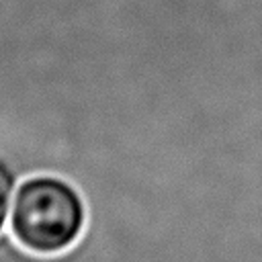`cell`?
I'll list each match as a JSON object with an SVG mask.
<instances>
[{"mask_svg":"<svg viewBox=\"0 0 262 262\" xmlns=\"http://www.w3.org/2000/svg\"><path fill=\"white\" fill-rule=\"evenodd\" d=\"M84 225V199L66 178L37 174L18 184L10 211V231L27 252L61 254L80 239Z\"/></svg>","mask_w":262,"mask_h":262,"instance_id":"6da1fadb","label":"cell"},{"mask_svg":"<svg viewBox=\"0 0 262 262\" xmlns=\"http://www.w3.org/2000/svg\"><path fill=\"white\" fill-rule=\"evenodd\" d=\"M14 186H16V174L12 166L0 156V231L10 213V201L14 194Z\"/></svg>","mask_w":262,"mask_h":262,"instance_id":"7a4b0ae2","label":"cell"}]
</instances>
